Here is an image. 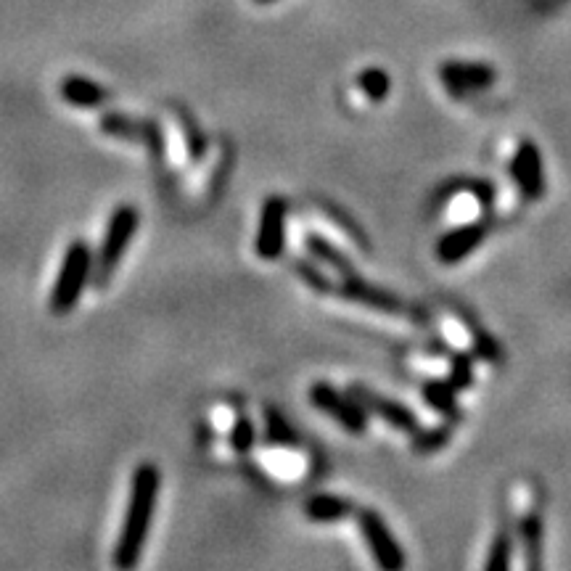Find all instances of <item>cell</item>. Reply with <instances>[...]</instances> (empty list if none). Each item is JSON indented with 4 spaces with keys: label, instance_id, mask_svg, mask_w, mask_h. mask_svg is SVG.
Wrapping results in <instances>:
<instances>
[{
    "label": "cell",
    "instance_id": "obj_21",
    "mask_svg": "<svg viewBox=\"0 0 571 571\" xmlns=\"http://www.w3.org/2000/svg\"><path fill=\"white\" fill-rule=\"evenodd\" d=\"M257 3H273V0H257Z\"/></svg>",
    "mask_w": 571,
    "mask_h": 571
},
{
    "label": "cell",
    "instance_id": "obj_9",
    "mask_svg": "<svg viewBox=\"0 0 571 571\" xmlns=\"http://www.w3.org/2000/svg\"><path fill=\"white\" fill-rule=\"evenodd\" d=\"M286 217L289 207L278 196H270L260 212V228L254 238V252L260 260H278L286 249Z\"/></svg>",
    "mask_w": 571,
    "mask_h": 571
},
{
    "label": "cell",
    "instance_id": "obj_16",
    "mask_svg": "<svg viewBox=\"0 0 571 571\" xmlns=\"http://www.w3.org/2000/svg\"><path fill=\"white\" fill-rule=\"evenodd\" d=\"M349 513H352V505L336 495H315L307 503V516L318 524H334V521L347 519Z\"/></svg>",
    "mask_w": 571,
    "mask_h": 571
},
{
    "label": "cell",
    "instance_id": "obj_15",
    "mask_svg": "<svg viewBox=\"0 0 571 571\" xmlns=\"http://www.w3.org/2000/svg\"><path fill=\"white\" fill-rule=\"evenodd\" d=\"M59 96L67 101L69 106L75 109H98L104 106L106 101H112V93L106 88H101L96 80H88V77L69 75L59 82Z\"/></svg>",
    "mask_w": 571,
    "mask_h": 571
},
{
    "label": "cell",
    "instance_id": "obj_14",
    "mask_svg": "<svg viewBox=\"0 0 571 571\" xmlns=\"http://www.w3.org/2000/svg\"><path fill=\"white\" fill-rule=\"evenodd\" d=\"M484 241V225H460V228H450L445 236L439 238L437 257L445 265H455V262L466 260L468 254L474 252L476 246Z\"/></svg>",
    "mask_w": 571,
    "mask_h": 571
},
{
    "label": "cell",
    "instance_id": "obj_2",
    "mask_svg": "<svg viewBox=\"0 0 571 571\" xmlns=\"http://www.w3.org/2000/svg\"><path fill=\"white\" fill-rule=\"evenodd\" d=\"M90 273H93V249H90L88 241H72L64 252V260L59 265V273H56V281L51 286V297H48V305L51 312L56 315H69L80 305L82 291L88 286Z\"/></svg>",
    "mask_w": 571,
    "mask_h": 571
},
{
    "label": "cell",
    "instance_id": "obj_1",
    "mask_svg": "<svg viewBox=\"0 0 571 571\" xmlns=\"http://www.w3.org/2000/svg\"><path fill=\"white\" fill-rule=\"evenodd\" d=\"M159 487H162V474L154 463H141L135 468L133 479H130L125 519H122V529L114 542V566L117 569H133L141 561L156 513Z\"/></svg>",
    "mask_w": 571,
    "mask_h": 571
},
{
    "label": "cell",
    "instance_id": "obj_10",
    "mask_svg": "<svg viewBox=\"0 0 571 571\" xmlns=\"http://www.w3.org/2000/svg\"><path fill=\"white\" fill-rule=\"evenodd\" d=\"M310 233L326 238L328 244L339 246L349 257H357V252H363V236L352 228L347 217L339 215L334 207H326V204L315 207V225H312Z\"/></svg>",
    "mask_w": 571,
    "mask_h": 571
},
{
    "label": "cell",
    "instance_id": "obj_5",
    "mask_svg": "<svg viewBox=\"0 0 571 571\" xmlns=\"http://www.w3.org/2000/svg\"><path fill=\"white\" fill-rule=\"evenodd\" d=\"M437 328L442 342L450 349L460 352V355L474 357V360H482V363H495L497 349L492 347L490 336L484 339V334L479 328L466 320L460 312L455 310H439L437 312Z\"/></svg>",
    "mask_w": 571,
    "mask_h": 571
},
{
    "label": "cell",
    "instance_id": "obj_17",
    "mask_svg": "<svg viewBox=\"0 0 571 571\" xmlns=\"http://www.w3.org/2000/svg\"><path fill=\"white\" fill-rule=\"evenodd\" d=\"M352 90L360 96L363 104H379V101L386 98V93H389V77H386L381 69H365V72L357 75Z\"/></svg>",
    "mask_w": 571,
    "mask_h": 571
},
{
    "label": "cell",
    "instance_id": "obj_13",
    "mask_svg": "<svg viewBox=\"0 0 571 571\" xmlns=\"http://www.w3.org/2000/svg\"><path fill=\"white\" fill-rule=\"evenodd\" d=\"M439 77L445 82V88L455 96L471 93V90L490 88L495 82V69L484 67V64H460V61H450L439 69Z\"/></svg>",
    "mask_w": 571,
    "mask_h": 571
},
{
    "label": "cell",
    "instance_id": "obj_3",
    "mask_svg": "<svg viewBox=\"0 0 571 571\" xmlns=\"http://www.w3.org/2000/svg\"><path fill=\"white\" fill-rule=\"evenodd\" d=\"M138 225H141V212H138L133 204H119L112 212L109 223H106L101 249H98L96 254L98 286H106V283H109V278H112L114 270H117L119 262H122V257H125L127 249H130V244H133Z\"/></svg>",
    "mask_w": 571,
    "mask_h": 571
},
{
    "label": "cell",
    "instance_id": "obj_19",
    "mask_svg": "<svg viewBox=\"0 0 571 571\" xmlns=\"http://www.w3.org/2000/svg\"><path fill=\"white\" fill-rule=\"evenodd\" d=\"M180 133L186 138V151L191 156L193 162H201L204 154H207V143H204V135H201L199 125H196V119L188 117V114L180 112Z\"/></svg>",
    "mask_w": 571,
    "mask_h": 571
},
{
    "label": "cell",
    "instance_id": "obj_4",
    "mask_svg": "<svg viewBox=\"0 0 571 571\" xmlns=\"http://www.w3.org/2000/svg\"><path fill=\"white\" fill-rule=\"evenodd\" d=\"M511 505H513V527L519 537L524 556L529 566L540 564L542 548V521H540V503H537V490L529 482H519L511 487Z\"/></svg>",
    "mask_w": 571,
    "mask_h": 571
},
{
    "label": "cell",
    "instance_id": "obj_7",
    "mask_svg": "<svg viewBox=\"0 0 571 571\" xmlns=\"http://www.w3.org/2000/svg\"><path fill=\"white\" fill-rule=\"evenodd\" d=\"M98 125H101V133L112 135L117 141L143 143L146 151H149L154 159H162L164 151H167L162 127L156 125L154 119H135V117H125V114L109 112L101 117Z\"/></svg>",
    "mask_w": 571,
    "mask_h": 571
},
{
    "label": "cell",
    "instance_id": "obj_11",
    "mask_svg": "<svg viewBox=\"0 0 571 571\" xmlns=\"http://www.w3.org/2000/svg\"><path fill=\"white\" fill-rule=\"evenodd\" d=\"M357 524H360V532H363V540L368 545V550L376 558V564L384 566V569H400L405 564V556H402L400 545L394 542V537L389 534L384 521L376 516L373 511H360L357 513Z\"/></svg>",
    "mask_w": 571,
    "mask_h": 571
},
{
    "label": "cell",
    "instance_id": "obj_20",
    "mask_svg": "<svg viewBox=\"0 0 571 571\" xmlns=\"http://www.w3.org/2000/svg\"><path fill=\"white\" fill-rule=\"evenodd\" d=\"M511 550H513V537L508 532L497 534L495 542H492V553L487 558V569H505L511 564Z\"/></svg>",
    "mask_w": 571,
    "mask_h": 571
},
{
    "label": "cell",
    "instance_id": "obj_6",
    "mask_svg": "<svg viewBox=\"0 0 571 571\" xmlns=\"http://www.w3.org/2000/svg\"><path fill=\"white\" fill-rule=\"evenodd\" d=\"M487 209H490V193L482 186H474V183H460V186L447 188V193H442L439 217L447 228H460V225L482 223Z\"/></svg>",
    "mask_w": 571,
    "mask_h": 571
},
{
    "label": "cell",
    "instance_id": "obj_8",
    "mask_svg": "<svg viewBox=\"0 0 571 571\" xmlns=\"http://www.w3.org/2000/svg\"><path fill=\"white\" fill-rule=\"evenodd\" d=\"M505 172L508 178L524 199L534 201L540 199L542 191H545V175H542V159L534 149V143H519L513 146V151L508 154L505 151Z\"/></svg>",
    "mask_w": 571,
    "mask_h": 571
},
{
    "label": "cell",
    "instance_id": "obj_12",
    "mask_svg": "<svg viewBox=\"0 0 571 571\" xmlns=\"http://www.w3.org/2000/svg\"><path fill=\"white\" fill-rule=\"evenodd\" d=\"M310 400H312V405H315V408L323 410L326 416H331L334 421L342 423L347 431H355V434H360V431L365 429L363 405H360V402H352V400H344V397H339V392H336L334 386H328V384H323V381H318V384L310 389Z\"/></svg>",
    "mask_w": 571,
    "mask_h": 571
},
{
    "label": "cell",
    "instance_id": "obj_18",
    "mask_svg": "<svg viewBox=\"0 0 571 571\" xmlns=\"http://www.w3.org/2000/svg\"><path fill=\"white\" fill-rule=\"evenodd\" d=\"M254 439H257V429H254V423L249 418L238 416L233 418L228 429V442H230V450L233 453H249L254 447Z\"/></svg>",
    "mask_w": 571,
    "mask_h": 571
}]
</instances>
